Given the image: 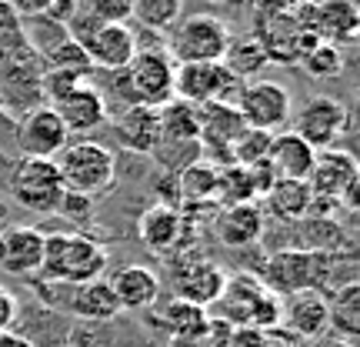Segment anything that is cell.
I'll list each match as a JSON object with an SVG mask.
<instances>
[{"label": "cell", "instance_id": "6da1fadb", "mask_svg": "<svg viewBox=\"0 0 360 347\" xmlns=\"http://www.w3.org/2000/svg\"><path fill=\"white\" fill-rule=\"evenodd\" d=\"M107 267V247L84 234H47L44 237V260H40V281L47 284H77L97 281Z\"/></svg>", "mask_w": 360, "mask_h": 347}, {"label": "cell", "instance_id": "7a4b0ae2", "mask_svg": "<svg viewBox=\"0 0 360 347\" xmlns=\"http://www.w3.org/2000/svg\"><path fill=\"white\" fill-rule=\"evenodd\" d=\"M174 61L164 47L137 51L124 70H117L114 90L124 107H164L174 101Z\"/></svg>", "mask_w": 360, "mask_h": 347}, {"label": "cell", "instance_id": "3957f363", "mask_svg": "<svg viewBox=\"0 0 360 347\" xmlns=\"http://www.w3.org/2000/svg\"><path fill=\"white\" fill-rule=\"evenodd\" d=\"M53 164L60 170L64 191L80 194L87 201H97L103 194L114 191L117 184V157L94 141L67 144L60 154L53 157Z\"/></svg>", "mask_w": 360, "mask_h": 347}, {"label": "cell", "instance_id": "277c9868", "mask_svg": "<svg viewBox=\"0 0 360 347\" xmlns=\"http://www.w3.org/2000/svg\"><path fill=\"white\" fill-rule=\"evenodd\" d=\"M231 44V27L214 13H193L170 27L164 51L174 64H220Z\"/></svg>", "mask_w": 360, "mask_h": 347}, {"label": "cell", "instance_id": "5b68a950", "mask_svg": "<svg viewBox=\"0 0 360 347\" xmlns=\"http://www.w3.org/2000/svg\"><path fill=\"white\" fill-rule=\"evenodd\" d=\"M11 197L30 214H57L64 197V180L47 157H20L11 174Z\"/></svg>", "mask_w": 360, "mask_h": 347}, {"label": "cell", "instance_id": "8992f818", "mask_svg": "<svg viewBox=\"0 0 360 347\" xmlns=\"http://www.w3.org/2000/svg\"><path fill=\"white\" fill-rule=\"evenodd\" d=\"M254 37L260 40L270 64H300V57L317 44V37L297 17V7L294 11H257Z\"/></svg>", "mask_w": 360, "mask_h": 347}, {"label": "cell", "instance_id": "52a82bcc", "mask_svg": "<svg viewBox=\"0 0 360 347\" xmlns=\"http://www.w3.org/2000/svg\"><path fill=\"white\" fill-rule=\"evenodd\" d=\"M244 90V80H237L224 64H177L174 67V97L193 107L204 103H231Z\"/></svg>", "mask_w": 360, "mask_h": 347}, {"label": "cell", "instance_id": "ba28073f", "mask_svg": "<svg viewBox=\"0 0 360 347\" xmlns=\"http://www.w3.org/2000/svg\"><path fill=\"white\" fill-rule=\"evenodd\" d=\"M357 180H360V170H357V160H354L350 151H337V147L317 151L314 168H310V174H307V187H310V194H314L310 214L327 210L330 204L340 207V197H344Z\"/></svg>", "mask_w": 360, "mask_h": 347}, {"label": "cell", "instance_id": "9c48e42d", "mask_svg": "<svg viewBox=\"0 0 360 347\" xmlns=\"http://www.w3.org/2000/svg\"><path fill=\"white\" fill-rule=\"evenodd\" d=\"M294 117V134L300 141H307L314 151H327L334 147L350 127V111L344 101L337 97H327V94H317L310 101L300 103V111Z\"/></svg>", "mask_w": 360, "mask_h": 347}, {"label": "cell", "instance_id": "30bf717a", "mask_svg": "<svg viewBox=\"0 0 360 347\" xmlns=\"http://www.w3.org/2000/svg\"><path fill=\"white\" fill-rule=\"evenodd\" d=\"M297 17L323 44L347 47L360 34V11L354 0H300Z\"/></svg>", "mask_w": 360, "mask_h": 347}, {"label": "cell", "instance_id": "8fae6325", "mask_svg": "<svg viewBox=\"0 0 360 347\" xmlns=\"http://www.w3.org/2000/svg\"><path fill=\"white\" fill-rule=\"evenodd\" d=\"M290 90L274 84V80H254L244 84L237 97V114L244 120V127L281 134V127L290 120Z\"/></svg>", "mask_w": 360, "mask_h": 347}, {"label": "cell", "instance_id": "7c38bea8", "mask_svg": "<svg viewBox=\"0 0 360 347\" xmlns=\"http://www.w3.org/2000/svg\"><path fill=\"white\" fill-rule=\"evenodd\" d=\"M13 134H17L13 137L17 151L24 157H47V160H53L67 147V127L51 103L30 107L24 114V120L13 127Z\"/></svg>", "mask_w": 360, "mask_h": 347}, {"label": "cell", "instance_id": "4fadbf2b", "mask_svg": "<svg viewBox=\"0 0 360 347\" xmlns=\"http://www.w3.org/2000/svg\"><path fill=\"white\" fill-rule=\"evenodd\" d=\"M323 258L314 251H281L267 260V284L274 294H297L317 287Z\"/></svg>", "mask_w": 360, "mask_h": 347}, {"label": "cell", "instance_id": "5bb4252c", "mask_svg": "<svg viewBox=\"0 0 360 347\" xmlns=\"http://www.w3.org/2000/svg\"><path fill=\"white\" fill-rule=\"evenodd\" d=\"M84 51L90 57V67L117 74L134 61V53L141 47H137V34L127 24H101L94 30V37L84 44Z\"/></svg>", "mask_w": 360, "mask_h": 347}, {"label": "cell", "instance_id": "9a60e30c", "mask_svg": "<svg viewBox=\"0 0 360 347\" xmlns=\"http://www.w3.org/2000/svg\"><path fill=\"white\" fill-rule=\"evenodd\" d=\"M44 237L37 227H7L0 231V270L17 277H37L44 260Z\"/></svg>", "mask_w": 360, "mask_h": 347}, {"label": "cell", "instance_id": "2e32d148", "mask_svg": "<svg viewBox=\"0 0 360 347\" xmlns=\"http://www.w3.org/2000/svg\"><path fill=\"white\" fill-rule=\"evenodd\" d=\"M197 117H200V151L231 160L233 141L247 130L237 107H231V103H204V107H197Z\"/></svg>", "mask_w": 360, "mask_h": 347}, {"label": "cell", "instance_id": "e0dca14e", "mask_svg": "<svg viewBox=\"0 0 360 347\" xmlns=\"http://www.w3.org/2000/svg\"><path fill=\"white\" fill-rule=\"evenodd\" d=\"M53 111L64 120L67 134H94L107 120V101L90 84H80L77 90H70L64 101L53 103Z\"/></svg>", "mask_w": 360, "mask_h": 347}, {"label": "cell", "instance_id": "ac0fdd59", "mask_svg": "<svg viewBox=\"0 0 360 347\" xmlns=\"http://www.w3.org/2000/svg\"><path fill=\"white\" fill-rule=\"evenodd\" d=\"M67 294L70 297L60 301V310L74 314V317H80V321L103 324V321H114L117 314H120V304H117L114 291H110V281H103V277L87 281V284H77V287H67Z\"/></svg>", "mask_w": 360, "mask_h": 347}, {"label": "cell", "instance_id": "d6986e66", "mask_svg": "<svg viewBox=\"0 0 360 347\" xmlns=\"http://www.w3.org/2000/svg\"><path fill=\"white\" fill-rule=\"evenodd\" d=\"M117 141L127 151L154 154L160 144V107H124L117 117Z\"/></svg>", "mask_w": 360, "mask_h": 347}, {"label": "cell", "instance_id": "ffe728a7", "mask_svg": "<svg viewBox=\"0 0 360 347\" xmlns=\"http://www.w3.org/2000/svg\"><path fill=\"white\" fill-rule=\"evenodd\" d=\"M214 234L224 247H247L257 244L264 234V210L257 207V201L250 204H233L224 207L214 220Z\"/></svg>", "mask_w": 360, "mask_h": 347}, {"label": "cell", "instance_id": "44dd1931", "mask_svg": "<svg viewBox=\"0 0 360 347\" xmlns=\"http://www.w3.org/2000/svg\"><path fill=\"white\" fill-rule=\"evenodd\" d=\"M110 291L120 310H147L160 294V277L143 264H127L110 277Z\"/></svg>", "mask_w": 360, "mask_h": 347}, {"label": "cell", "instance_id": "7402d4cb", "mask_svg": "<svg viewBox=\"0 0 360 347\" xmlns=\"http://www.w3.org/2000/svg\"><path fill=\"white\" fill-rule=\"evenodd\" d=\"M314 157H317V151L307 141H300L294 130H283V134H274V141H270L267 164L277 177L307 180L310 168H314Z\"/></svg>", "mask_w": 360, "mask_h": 347}, {"label": "cell", "instance_id": "603a6c76", "mask_svg": "<svg viewBox=\"0 0 360 347\" xmlns=\"http://www.w3.org/2000/svg\"><path fill=\"white\" fill-rule=\"evenodd\" d=\"M137 234H141V241L150 251L157 254H167L174 247L180 244V237H184V214H180V207H167V204H154L147 207L137 220Z\"/></svg>", "mask_w": 360, "mask_h": 347}, {"label": "cell", "instance_id": "cb8c5ba5", "mask_svg": "<svg viewBox=\"0 0 360 347\" xmlns=\"http://www.w3.org/2000/svg\"><path fill=\"white\" fill-rule=\"evenodd\" d=\"M281 321L300 337L323 334V331H327V297H323L317 287L297 291V294H290V301L283 304Z\"/></svg>", "mask_w": 360, "mask_h": 347}, {"label": "cell", "instance_id": "d4e9b609", "mask_svg": "<svg viewBox=\"0 0 360 347\" xmlns=\"http://www.w3.org/2000/svg\"><path fill=\"white\" fill-rule=\"evenodd\" d=\"M224 287H227V274L214 260H197V264H191L177 277L180 301H191V304H197V308H204V310L210 304H217Z\"/></svg>", "mask_w": 360, "mask_h": 347}, {"label": "cell", "instance_id": "484cf974", "mask_svg": "<svg viewBox=\"0 0 360 347\" xmlns=\"http://www.w3.org/2000/svg\"><path fill=\"white\" fill-rule=\"evenodd\" d=\"M310 201H314V194H310L307 180H290V177H277L270 184V191L264 194V204L274 217L281 220H300L310 214Z\"/></svg>", "mask_w": 360, "mask_h": 347}, {"label": "cell", "instance_id": "4316f807", "mask_svg": "<svg viewBox=\"0 0 360 347\" xmlns=\"http://www.w3.org/2000/svg\"><path fill=\"white\" fill-rule=\"evenodd\" d=\"M217 174L220 164L197 157L191 164H184L177 174V194L184 204H207V201H217Z\"/></svg>", "mask_w": 360, "mask_h": 347}, {"label": "cell", "instance_id": "83f0119b", "mask_svg": "<svg viewBox=\"0 0 360 347\" xmlns=\"http://www.w3.org/2000/svg\"><path fill=\"white\" fill-rule=\"evenodd\" d=\"M180 147V144H197L200 147V117H197V107L184 101H167L160 107V144H170Z\"/></svg>", "mask_w": 360, "mask_h": 347}, {"label": "cell", "instance_id": "f1b7e54d", "mask_svg": "<svg viewBox=\"0 0 360 347\" xmlns=\"http://www.w3.org/2000/svg\"><path fill=\"white\" fill-rule=\"evenodd\" d=\"M160 324L170 331V337H200V341H207L210 327H214V321H210V314L204 308H197L191 301H180V297H174L164 308Z\"/></svg>", "mask_w": 360, "mask_h": 347}, {"label": "cell", "instance_id": "f546056e", "mask_svg": "<svg viewBox=\"0 0 360 347\" xmlns=\"http://www.w3.org/2000/svg\"><path fill=\"white\" fill-rule=\"evenodd\" d=\"M327 324H334L337 334H344L354 344L360 334V284L347 281L337 287L334 297H327Z\"/></svg>", "mask_w": 360, "mask_h": 347}, {"label": "cell", "instance_id": "4dcf8cb0", "mask_svg": "<svg viewBox=\"0 0 360 347\" xmlns=\"http://www.w3.org/2000/svg\"><path fill=\"white\" fill-rule=\"evenodd\" d=\"M220 64L227 67L237 80H244L247 84V77L260 74L270 61H267V53H264V47H260V40L254 37V34H247V37H237V40L231 37L227 53H224V61H220Z\"/></svg>", "mask_w": 360, "mask_h": 347}, {"label": "cell", "instance_id": "1f68e13d", "mask_svg": "<svg viewBox=\"0 0 360 347\" xmlns=\"http://www.w3.org/2000/svg\"><path fill=\"white\" fill-rule=\"evenodd\" d=\"M257 194H254V180H250V170L240 168V164H220L217 174V201L224 207L233 204H250Z\"/></svg>", "mask_w": 360, "mask_h": 347}, {"label": "cell", "instance_id": "d6a6232c", "mask_svg": "<svg viewBox=\"0 0 360 347\" xmlns=\"http://www.w3.org/2000/svg\"><path fill=\"white\" fill-rule=\"evenodd\" d=\"M130 17L147 30H170L180 20V7L184 0H130Z\"/></svg>", "mask_w": 360, "mask_h": 347}, {"label": "cell", "instance_id": "836d02e7", "mask_svg": "<svg viewBox=\"0 0 360 347\" xmlns=\"http://www.w3.org/2000/svg\"><path fill=\"white\" fill-rule=\"evenodd\" d=\"M300 67H304V74L314 80H334L344 74V51L334 47V44L317 40V44L300 57Z\"/></svg>", "mask_w": 360, "mask_h": 347}, {"label": "cell", "instance_id": "e575fe53", "mask_svg": "<svg viewBox=\"0 0 360 347\" xmlns=\"http://www.w3.org/2000/svg\"><path fill=\"white\" fill-rule=\"evenodd\" d=\"M44 70H67V74H80V77H90V57L87 51L80 47L77 40L64 37L60 44H53L51 51L44 53Z\"/></svg>", "mask_w": 360, "mask_h": 347}, {"label": "cell", "instance_id": "d590c367", "mask_svg": "<svg viewBox=\"0 0 360 347\" xmlns=\"http://www.w3.org/2000/svg\"><path fill=\"white\" fill-rule=\"evenodd\" d=\"M270 141L274 134L267 130H254L247 127L231 147V164H240V168H254L260 160H267V151H270Z\"/></svg>", "mask_w": 360, "mask_h": 347}, {"label": "cell", "instance_id": "8d00e7d4", "mask_svg": "<svg viewBox=\"0 0 360 347\" xmlns=\"http://www.w3.org/2000/svg\"><path fill=\"white\" fill-rule=\"evenodd\" d=\"M37 84H40L44 101L53 107L57 101H64L70 90H77L80 84H87V77H80V74H67V70H44Z\"/></svg>", "mask_w": 360, "mask_h": 347}, {"label": "cell", "instance_id": "74e56055", "mask_svg": "<svg viewBox=\"0 0 360 347\" xmlns=\"http://www.w3.org/2000/svg\"><path fill=\"white\" fill-rule=\"evenodd\" d=\"M130 7H134L130 0H80V11L101 24H127Z\"/></svg>", "mask_w": 360, "mask_h": 347}, {"label": "cell", "instance_id": "f35d334b", "mask_svg": "<svg viewBox=\"0 0 360 347\" xmlns=\"http://www.w3.org/2000/svg\"><path fill=\"white\" fill-rule=\"evenodd\" d=\"M90 210H94V201L80 197V194H70V191H64L60 204H57V214H60V217H70V220H77V224L90 220Z\"/></svg>", "mask_w": 360, "mask_h": 347}, {"label": "cell", "instance_id": "ab89813d", "mask_svg": "<svg viewBox=\"0 0 360 347\" xmlns=\"http://www.w3.org/2000/svg\"><path fill=\"white\" fill-rule=\"evenodd\" d=\"M13 321H17V297L0 284V334H4V331H11Z\"/></svg>", "mask_w": 360, "mask_h": 347}, {"label": "cell", "instance_id": "60d3db41", "mask_svg": "<svg viewBox=\"0 0 360 347\" xmlns=\"http://www.w3.org/2000/svg\"><path fill=\"white\" fill-rule=\"evenodd\" d=\"M53 0H11V7L17 13H24V17H40V13H47Z\"/></svg>", "mask_w": 360, "mask_h": 347}, {"label": "cell", "instance_id": "b9f144b4", "mask_svg": "<svg viewBox=\"0 0 360 347\" xmlns=\"http://www.w3.org/2000/svg\"><path fill=\"white\" fill-rule=\"evenodd\" d=\"M0 347H37V344H34V341H27V337H20V334L4 331V334H0Z\"/></svg>", "mask_w": 360, "mask_h": 347}, {"label": "cell", "instance_id": "7bdbcfd3", "mask_svg": "<svg viewBox=\"0 0 360 347\" xmlns=\"http://www.w3.org/2000/svg\"><path fill=\"white\" fill-rule=\"evenodd\" d=\"M170 347H210L200 337H170Z\"/></svg>", "mask_w": 360, "mask_h": 347}, {"label": "cell", "instance_id": "ee69618b", "mask_svg": "<svg viewBox=\"0 0 360 347\" xmlns=\"http://www.w3.org/2000/svg\"><path fill=\"white\" fill-rule=\"evenodd\" d=\"M214 4H224V0H214Z\"/></svg>", "mask_w": 360, "mask_h": 347}, {"label": "cell", "instance_id": "f6af8a7d", "mask_svg": "<svg viewBox=\"0 0 360 347\" xmlns=\"http://www.w3.org/2000/svg\"><path fill=\"white\" fill-rule=\"evenodd\" d=\"M64 347H70V344H64Z\"/></svg>", "mask_w": 360, "mask_h": 347}, {"label": "cell", "instance_id": "bcb514c9", "mask_svg": "<svg viewBox=\"0 0 360 347\" xmlns=\"http://www.w3.org/2000/svg\"><path fill=\"white\" fill-rule=\"evenodd\" d=\"M354 4H357V0H354Z\"/></svg>", "mask_w": 360, "mask_h": 347}]
</instances>
